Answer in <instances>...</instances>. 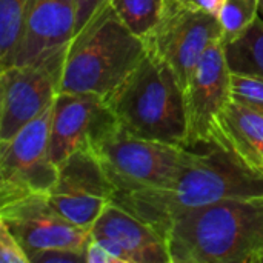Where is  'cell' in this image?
<instances>
[{
    "mask_svg": "<svg viewBox=\"0 0 263 263\" xmlns=\"http://www.w3.org/2000/svg\"><path fill=\"white\" fill-rule=\"evenodd\" d=\"M108 0H76L77 17H76V32L82 29L91 17L106 3Z\"/></svg>",
    "mask_w": 263,
    "mask_h": 263,
    "instance_id": "cell-24",
    "label": "cell"
},
{
    "mask_svg": "<svg viewBox=\"0 0 263 263\" xmlns=\"http://www.w3.org/2000/svg\"><path fill=\"white\" fill-rule=\"evenodd\" d=\"M91 148L112 182L116 196L168 188L199 156L185 146L134 136L119 123L100 134Z\"/></svg>",
    "mask_w": 263,
    "mask_h": 263,
    "instance_id": "cell-5",
    "label": "cell"
},
{
    "mask_svg": "<svg viewBox=\"0 0 263 263\" xmlns=\"http://www.w3.org/2000/svg\"><path fill=\"white\" fill-rule=\"evenodd\" d=\"M163 239L170 263H263V194L188 211Z\"/></svg>",
    "mask_w": 263,
    "mask_h": 263,
    "instance_id": "cell-1",
    "label": "cell"
},
{
    "mask_svg": "<svg viewBox=\"0 0 263 263\" xmlns=\"http://www.w3.org/2000/svg\"><path fill=\"white\" fill-rule=\"evenodd\" d=\"M117 123L106 99L89 92H59L54 100L49 154L55 165Z\"/></svg>",
    "mask_w": 263,
    "mask_h": 263,
    "instance_id": "cell-12",
    "label": "cell"
},
{
    "mask_svg": "<svg viewBox=\"0 0 263 263\" xmlns=\"http://www.w3.org/2000/svg\"><path fill=\"white\" fill-rule=\"evenodd\" d=\"M143 40L146 51L174 71L186 92L191 77L208 48L222 40V28L216 15L168 2L165 15Z\"/></svg>",
    "mask_w": 263,
    "mask_h": 263,
    "instance_id": "cell-8",
    "label": "cell"
},
{
    "mask_svg": "<svg viewBox=\"0 0 263 263\" xmlns=\"http://www.w3.org/2000/svg\"><path fill=\"white\" fill-rule=\"evenodd\" d=\"M106 102L119 126L128 133L190 148L185 89L174 71L154 54L146 51Z\"/></svg>",
    "mask_w": 263,
    "mask_h": 263,
    "instance_id": "cell-4",
    "label": "cell"
},
{
    "mask_svg": "<svg viewBox=\"0 0 263 263\" xmlns=\"http://www.w3.org/2000/svg\"><path fill=\"white\" fill-rule=\"evenodd\" d=\"M76 0H31L12 65H26L62 52L76 34Z\"/></svg>",
    "mask_w": 263,
    "mask_h": 263,
    "instance_id": "cell-14",
    "label": "cell"
},
{
    "mask_svg": "<svg viewBox=\"0 0 263 263\" xmlns=\"http://www.w3.org/2000/svg\"><path fill=\"white\" fill-rule=\"evenodd\" d=\"M117 263H170L163 237L146 222L111 202L91 228Z\"/></svg>",
    "mask_w": 263,
    "mask_h": 263,
    "instance_id": "cell-13",
    "label": "cell"
},
{
    "mask_svg": "<svg viewBox=\"0 0 263 263\" xmlns=\"http://www.w3.org/2000/svg\"><path fill=\"white\" fill-rule=\"evenodd\" d=\"M0 262L2 263H31L26 251L11 233L8 225L0 220Z\"/></svg>",
    "mask_w": 263,
    "mask_h": 263,
    "instance_id": "cell-21",
    "label": "cell"
},
{
    "mask_svg": "<svg viewBox=\"0 0 263 263\" xmlns=\"http://www.w3.org/2000/svg\"><path fill=\"white\" fill-rule=\"evenodd\" d=\"M31 263H85L82 251L69 248H51L29 254Z\"/></svg>",
    "mask_w": 263,
    "mask_h": 263,
    "instance_id": "cell-22",
    "label": "cell"
},
{
    "mask_svg": "<svg viewBox=\"0 0 263 263\" xmlns=\"http://www.w3.org/2000/svg\"><path fill=\"white\" fill-rule=\"evenodd\" d=\"M247 173L263 180V116L233 102L227 111L222 146Z\"/></svg>",
    "mask_w": 263,
    "mask_h": 263,
    "instance_id": "cell-15",
    "label": "cell"
},
{
    "mask_svg": "<svg viewBox=\"0 0 263 263\" xmlns=\"http://www.w3.org/2000/svg\"><path fill=\"white\" fill-rule=\"evenodd\" d=\"M31 0H0V69L14 63Z\"/></svg>",
    "mask_w": 263,
    "mask_h": 263,
    "instance_id": "cell-17",
    "label": "cell"
},
{
    "mask_svg": "<svg viewBox=\"0 0 263 263\" xmlns=\"http://www.w3.org/2000/svg\"><path fill=\"white\" fill-rule=\"evenodd\" d=\"M54 103L11 139L0 140V203L28 194H48L57 179L49 154Z\"/></svg>",
    "mask_w": 263,
    "mask_h": 263,
    "instance_id": "cell-6",
    "label": "cell"
},
{
    "mask_svg": "<svg viewBox=\"0 0 263 263\" xmlns=\"http://www.w3.org/2000/svg\"><path fill=\"white\" fill-rule=\"evenodd\" d=\"M114 196L116 188L91 146L76 149L57 165V179L46 194L60 216L89 231Z\"/></svg>",
    "mask_w": 263,
    "mask_h": 263,
    "instance_id": "cell-7",
    "label": "cell"
},
{
    "mask_svg": "<svg viewBox=\"0 0 263 263\" xmlns=\"http://www.w3.org/2000/svg\"><path fill=\"white\" fill-rule=\"evenodd\" d=\"M260 194L263 180L247 173L227 151L210 146L168 188L119 194L114 202L163 237L170 225L188 211L223 199Z\"/></svg>",
    "mask_w": 263,
    "mask_h": 263,
    "instance_id": "cell-2",
    "label": "cell"
},
{
    "mask_svg": "<svg viewBox=\"0 0 263 263\" xmlns=\"http://www.w3.org/2000/svg\"><path fill=\"white\" fill-rule=\"evenodd\" d=\"M0 220L8 225L28 257L51 248L85 251L91 231L60 216L48 202L46 194H28L0 203Z\"/></svg>",
    "mask_w": 263,
    "mask_h": 263,
    "instance_id": "cell-11",
    "label": "cell"
},
{
    "mask_svg": "<svg viewBox=\"0 0 263 263\" xmlns=\"http://www.w3.org/2000/svg\"><path fill=\"white\" fill-rule=\"evenodd\" d=\"M65 49L39 62L2 68L0 140L11 139L54 103L59 94Z\"/></svg>",
    "mask_w": 263,
    "mask_h": 263,
    "instance_id": "cell-9",
    "label": "cell"
},
{
    "mask_svg": "<svg viewBox=\"0 0 263 263\" xmlns=\"http://www.w3.org/2000/svg\"><path fill=\"white\" fill-rule=\"evenodd\" d=\"M228 68L233 74L263 77V18L257 20L240 37L223 43Z\"/></svg>",
    "mask_w": 263,
    "mask_h": 263,
    "instance_id": "cell-16",
    "label": "cell"
},
{
    "mask_svg": "<svg viewBox=\"0 0 263 263\" xmlns=\"http://www.w3.org/2000/svg\"><path fill=\"white\" fill-rule=\"evenodd\" d=\"M260 15L259 0H225L217 14L222 28V42L240 37Z\"/></svg>",
    "mask_w": 263,
    "mask_h": 263,
    "instance_id": "cell-19",
    "label": "cell"
},
{
    "mask_svg": "<svg viewBox=\"0 0 263 263\" xmlns=\"http://www.w3.org/2000/svg\"><path fill=\"white\" fill-rule=\"evenodd\" d=\"M233 102L263 116V77L231 72Z\"/></svg>",
    "mask_w": 263,
    "mask_h": 263,
    "instance_id": "cell-20",
    "label": "cell"
},
{
    "mask_svg": "<svg viewBox=\"0 0 263 263\" xmlns=\"http://www.w3.org/2000/svg\"><path fill=\"white\" fill-rule=\"evenodd\" d=\"M122 22L145 39L159 25L166 11V0H109Z\"/></svg>",
    "mask_w": 263,
    "mask_h": 263,
    "instance_id": "cell-18",
    "label": "cell"
},
{
    "mask_svg": "<svg viewBox=\"0 0 263 263\" xmlns=\"http://www.w3.org/2000/svg\"><path fill=\"white\" fill-rule=\"evenodd\" d=\"M166 2H171V0H166Z\"/></svg>",
    "mask_w": 263,
    "mask_h": 263,
    "instance_id": "cell-27",
    "label": "cell"
},
{
    "mask_svg": "<svg viewBox=\"0 0 263 263\" xmlns=\"http://www.w3.org/2000/svg\"><path fill=\"white\" fill-rule=\"evenodd\" d=\"M145 55V40L122 22L108 0L69 40L59 92H89L106 99Z\"/></svg>",
    "mask_w": 263,
    "mask_h": 263,
    "instance_id": "cell-3",
    "label": "cell"
},
{
    "mask_svg": "<svg viewBox=\"0 0 263 263\" xmlns=\"http://www.w3.org/2000/svg\"><path fill=\"white\" fill-rule=\"evenodd\" d=\"M85 263H117L116 257L108 251V248L105 245H102L99 240H96L94 237L89 239L85 251Z\"/></svg>",
    "mask_w": 263,
    "mask_h": 263,
    "instance_id": "cell-23",
    "label": "cell"
},
{
    "mask_svg": "<svg viewBox=\"0 0 263 263\" xmlns=\"http://www.w3.org/2000/svg\"><path fill=\"white\" fill-rule=\"evenodd\" d=\"M259 11H260V17L263 18V0H259Z\"/></svg>",
    "mask_w": 263,
    "mask_h": 263,
    "instance_id": "cell-26",
    "label": "cell"
},
{
    "mask_svg": "<svg viewBox=\"0 0 263 263\" xmlns=\"http://www.w3.org/2000/svg\"><path fill=\"white\" fill-rule=\"evenodd\" d=\"M225 0H171V3H176L182 8L197 11V12H205L216 15L220 12V8Z\"/></svg>",
    "mask_w": 263,
    "mask_h": 263,
    "instance_id": "cell-25",
    "label": "cell"
},
{
    "mask_svg": "<svg viewBox=\"0 0 263 263\" xmlns=\"http://www.w3.org/2000/svg\"><path fill=\"white\" fill-rule=\"evenodd\" d=\"M185 96L190 148L197 145L220 148L225 116L233 103L231 71L222 40L208 48L191 77Z\"/></svg>",
    "mask_w": 263,
    "mask_h": 263,
    "instance_id": "cell-10",
    "label": "cell"
}]
</instances>
